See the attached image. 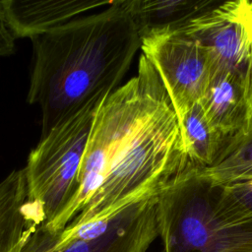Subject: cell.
<instances>
[{"instance_id":"1","label":"cell","mask_w":252,"mask_h":252,"mask_svg":"<svg viewBox=\"0 0 252 252\" xmlns=\"http://www.w3.org/2000/svg\"><path fill=\"white\" fill-rule=\"evenodd\" d=\"M189 163L169 95L154 65L142 54L137 74L106 95L96 110L77 195L44 225L61 230L157 196Z\"/></svg>"},{"instance_id":"2","label":"cell","mask_w":252,"mask_h":252,"mask_svg":"<svg viewBox=\"0 0 252 252\" xmlns=\"http://www.w3.org/2000/svg\"><path fill=\"white\" fill-rule=\"evenodd\" d=\"M31 41L28 101L40 109V137L91 100L115 91L142 44L123 0Z\"/></svg>"},{"instance_id":"3","label":"cell","mask_w":252,"mask_h":252,"mask_svg":"<svg viewBox=\"0 0 252 252\" xmlns=\"http://www.w3.org/2000/svg\"><path fill=\"white\" fill-rule=\"evenodd\" d=\"M201 169L190 161L158 196L161 252H252V220L228 210Z\"/></svg>"},{"instance_id":"4","label":"cell","mask_w":252,"mask_h":252,"mask_svg":"<svg viewBox=\"0 0 252 252\" xmlns=\"http://www.w3.org/2000/svg\"><path fill=\"white\" fill-rule=\"evenodd\" d=\"M106 95L91 100L40 137L30 152L24 167L28 201L42 224L53 221L77 195L86 146L96 110Z\"/></svg>"},{"instance_id":"5","label":"cell","mask_w":252,"mask_h":252,"mask_svg":"<svg viewBox=\"0 0 252 252\" xmlns=\"http://www.w3.org/2000/svg\"><path fill=\"white\" fill-rule=\"evenodd\" d=\"M158 196L57 231L41 224L29 235L20 252H147L158 236Z\"/></svg>"},{"instance_id":"6","label":"cell","mask_w":252,"mask_h":252,"mask_svg":"<svg viewBox=\"0 0 252 252\" xmlns=\"http://www.w3.org/2000/svg\"><path fill=\"white\" fill-rule=\"evenodd\" d=\"M141 49L159 75L181 119L200 101L218 68L213 55L181 30L148 35L142 38Z\"/></svg>"},{"instance_id":"7","label":"cell","mask_w":252,"mask_h":252,"mask_svg":"<svg viewBox=\"0 0 252 252\" xmlns=\"http://www.w3.org/2000/svg\"><path fill=\"white\" fill-rule=\"evenodd\" d=\"M252 94V0L220 1L182 29Z\"/></svg>"},{"instance_id":"8","label":"cell","mask_w":252,"mask_h":252,"mask_svg":"<svg viewBox=\"0 0 252 252\" xmlns=\"http://www.w3.org/2000/svg\"><path fill=\"white\" fill-rule=\"evenodd\" d=\"M113 1L97 0H2L0 6L16 38L45 33L85 13L108 7Z\"/></svg>"},{"instance_id":"9","label":"cell","mask_w":252,"mask_h":252,"mask_svg":"<svg viewBox=\"0 0 252 252\" xmlns=\"http://www.w3.org/2000/svg\"><path fill=\"white\" fill-rule=\"evenodd\" d=\"M199 103L209 122L226 139L247 131L252 124V94L224 70L216 69Z\"/></svg>"},{"instance_id":"10","label":"cell","mask_w":252,"mask_h":252,"mask_svg":"<svg viewBox=\"0 0 252 252\" xmlns=\"http://www.w3.org/2000/svg\"><path fill=\"white\" fill-rule=\"evenodd\" d=\"M35 227L24 168L13 170L0 181V252H20Z\"/></svg>"},{"instance_id":"11","label":"cell","mask_w":252,"mask_h":252,"mask_svg":"<svg viewBox=\"0 0 252 252\" xmlns=\"http://www.w3.org/2000/svg\"><path fill=\"white\" fill-rule=\"evenodd\" d=\"M218 0H123L142 38L182 29Z\"/></svg>"},{"instance_id":"12","label":"cell","mask_w":252,"mask_h":252,"mask_svg":"<svg viewBox=\"0 0 252 252\" xmlns=\"http://www.w3.org/2000/svg\"><path fill=\"white\" fill-rule=\"evenodd\" d=\"M178 122L190 161L201 167L212 165L229 139L213 127L199 102L193 104Z\"/></svg>"},{"instance_id":"13","label":"cell","mask_w":252,"mask_h":252,"mask_svg":"<svg viewBox=\"0 0 252 252\" xmlns=\"http://www.w3.org/2000/svg\"><path fill=\"white\" fill-rule=\"evenodd\" d=\"M252 168V124L247 131L230 138L214 163L202 167V174L214 185L242 179Z\"/></svg>"},{"instance_id":"14","label":"cell","mask_w":252,"mask_h":252,"mask_svg":"<svg viewBox=\"0 0 252 252\" xmlns=\"http://www.w3.org/2000/svg\"><path fill=\"white\" fill-rule=\"evenodd\" d=\"M219 186L222 203L237 215L252 220V176Z\"/></svg>"},{"instance_id":"15","label":"cell","mask_w":252,"mask_h":252,"mask_svg":"<svg viewBox=\"0 0 252 252\" xmlns=\"http://www.w3.org/2000/svg\"><path fill=\"white\" fill-rule=\"evenodd\" d=\"M16 39L0 6V57L8 56L15 52Z\"/></svg>"}]
</instances>
